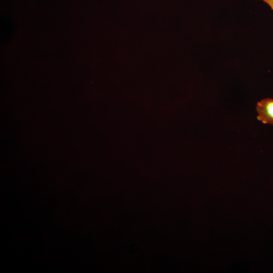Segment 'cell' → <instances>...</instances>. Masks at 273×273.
I'll list each match as a JSON object with an SVG mask.
<instances>
[{
	"mask_svg": "<svg viewBox=\"0 0 273 273\" xmlns=\"http://www.w3.org/2000/svg\"><path fill=\"white\" fill-rule=\"evenodd\" d=\"M267 4L269 7L273 10V0H261Z\"/></svg>",
	"mask_w": 273,
	"mask_h": 273,
	"instance_id": "7a4b0ae2",
	"label": "cell"
},
{
	"mask_svg": "<svg viewBox=\"0 0 273 273\" xmlns=\"http://www.w3.org/2000/svg\"><path fill=\"white\" fill-rule=\"evenodd\" d=\"M257 119L263 124L273 125V99L265 98L257 103Z\"/></svg>",
	"mask_w": 273,
	"mask_h": 273,
	"instance_id": "6da1fadb",
	"label": "cell"
}]
</instances>
